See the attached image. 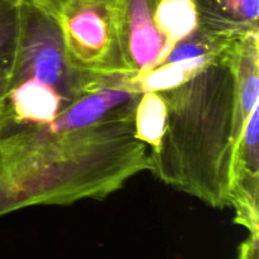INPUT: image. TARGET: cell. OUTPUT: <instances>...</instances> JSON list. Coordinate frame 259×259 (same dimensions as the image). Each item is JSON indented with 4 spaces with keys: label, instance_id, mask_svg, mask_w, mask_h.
I'll return each mask as SVG.
<instances>
[{
    "label": "cell",
    "instance_id": "obj_1",
    "mask_svg": "<svg viewBox=\"0 0 259 259\" xmlns=\"http://www.w3.org/2000/svg\"><path fill=\"white\" fill-rule=\"evenodd\" d=\"M136 103L83 128L23 126L2 136L0 217L35 205L101 200L147 169V146L134 137Z\"/></svg>",
    "mask_w": 259,
    "mask_h": 259
},
{
    "label": "cell",
    "instance_id": "obj_2",
    "mask_svg": "<svg viewBox=\"0 0 259 259\" xmlns=\"http://www.w3.org/2000/svg\"><path fill=\"white\" fill-rule=\"evenodd\" d=\"M234 43L186 82L161 91L167 104L166 131L147 159V169L157 179L217 209L229 206L232 186Z\"/></svg>",
    "mask_w": 259,
    "mask_h": 259
},
{
    "label": "cell",
    "instance_id": "obj_3",
    "mask_svg": "<svg viewBox=\"0 0 259 259\" xmlns=\"http://www.w3.org/2000/svg\"><path fill=\"white\" fill-rule=\"evenodd\" d=\"M108 77L76 71L68 63L60 29L52 15L34 0H20L17 43L9 82L34 81L62 94L70 103Z\"/></svg>",
    "mask_w": 259,
    "mask_h": 259
},
{
    "label": "cell",
    "instance_id": "obj_4",
    "mask_svg": "<svg viewBox=\"0 0 259 259\" xmlns=\"http://www.w3.org/2000/svg\"><path fill=\"white\" fill-rule=\"evenodd\" d=\"M38 4L55 19L66 57L76 71L95 77L128 76L119 55L114 0H51Z\"/></svg>",
    "mask_w": 259,
    "mask_h": 259
},
{
    "label": "cell",
    "instance_id": "obj_5",
    "mask_svg": "<svg viewBox=\"0 0 259 259\" xmlns=\"http://www.w3.org/2000/svg\"><path fill=\"white\" fill-rule=\"evenodd\" d=\"M239 35L199 27L190 37L175 45L158 65L133 77L134 86L142 94L161 93L182 85L224 55Z\"/></svg>",
    "mask_w": 259,
    "mask_h": 259
},
{
    "label": "cell",
    "instance_id": "obj_6",
    "mask_svg": "<svg viewBox=\"0 0 259 259\" xmlns=\"http://www.w3.org/2000/svg\"><path fill=\"white\" fill-rule=\"evenodd\" d=\"M158 0H114L119 55L124 72L137 77L158 65L168 53L154 23Z\"/></svg>",
    "mask_w": 259,
    "mask_h": 259
},
{
    "label": "cell",
    "instance_id": "obj_7",
    "mask_svg": "<svg viewBox=\"0 0 259 259\" xmlns=\"http://www.w3.org/2000/svg\"><path fill=\"white\" fill-rule=\"evenodd\" d=\"M259 106L244 125L234 152L229 206L235 210V223L249 233H259Z\"/></svg>",
    "mask_w": 259,
    "mask_h": 259
},
{
    "label": "cell",
    "instance_id": "obj_8",
    "mask_svg": "<svg viewBox=\"0 0 259 259\" xmlns=\"http://www.w3.org/2000/svg\"><path fill=\"white\" fill-rule=\"evenodd\" d=\"M200 27L243 34L258 29L259 0H192Z\"/></svg>",
    "mask_w": 259,
    "mask_h": 259
},
{
    "label": "cell",
    "instance_id": "obj_9",
    "mask_svg": "<svg viewBox=\"0 0 259 259\" xmlns=\"http://www.w3.org/2000/svg\"><path fill=\"white\" fill-rule=\"evenodd\" d=\"M154 23L166 39L168 52L200 27L199 15L192 0H158L154 10Z\"/></svg>",
    "mask_w": 259,
    "mask_h": 259
},
{
    "label": "cell",
    "instance_id": "obj_10",
    "mask_svg": "<svg viewBox=\"0 0 259 259\" xmlns=\"http://www.w3.org/2000/svg\"><path fill=\"white\" fill-rule=\"evenodd\" d=\"M167 125V104L158 91H146L139 95L134 106V137L154 149L158 147Z\"/></svg>",
    "mask_w": 259,
    "mask_h": 259
},
{
    "label": "cell",
    "instance_id": "obj_11",
    "mask_svg": "<svg viewBox=\"0 0 259 259\" xmlns=\"http://www.w3.org/2000/svg\"><path fill=\"white\" fill-rule=\"evenodd\" d=\"M20 0H0V70H9L17 43Z\"/></svg>",
    "mask_w": 259,
    "mask_h": 259
},
{
    "label": "cell",
    "instance_id": "obj_12",
    "mask_svg": "<svg viewBox=\"0 0 259 259\" xmlns=\"http://www.w3.org/2000/svg\"><path fill=\"white\" fill-rule=\"evenodd\" d=\"M238 259H259V233H249L240 244Z\"/></svg>",
    "mask_w": 259,
    "mask_h": 259
},
{
    "label": "cell",
    "instance_id": "obj_13",
    "mask_svg": "<svg viewBox=\"0 0 259 259\" xmlns=\"http://www.w3.org/2000/svg\"><path fill=\"white\" fill-rule=\"evenodd\" d=\"M8 88H9V70H0V136L3 131V116H4Z\"/></svg>",
    "mask_w": 259,
    "mask_h": 259
},
{
    "label": "cell",
    "instance_id": "obj_14",
    "mask_svg": "<svg viewBox=\"0 0 259 259\" xmlns=\"http://www.w3.org/2000/svg\"><path fill=\"white\" fill-rule=\"evenodd\" d=\"M35 2H38V3H47V2H51V0H35Z\"/></svg>",
    "mask_w": 259,
    "mask_h": 259
}]
</instances>
